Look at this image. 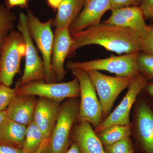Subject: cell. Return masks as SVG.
<instances>
[{"instance_id": "6da1fadb", "label": "cell", "mask_w": 153, "mask_h": 153, "mask_svg": "<svg viewBox=\"0 0 153 153\" xmlns=\"http://www.w3.org/2000/svg\"><path fill=\"white\" fill-rule=\"evenodd\" d=\"M71 37L73 44L69 57L77 49L91 45H99L119 55L141 51V38L134 32L128 28L104 23L71 34Z\"/></svg>"}, {"instance_id": "7a4b0ae2", "label": "cell", "mask_w": 153, "mask_h": 153, "mask_svg": "<svg viewBox=\"0 0 153 153\" xmlns=\"http://www.w3.org/2000/svg\"><path fill=\"white\" fill-rule=\"evenodd\" d=\"M132 109L131 137L135 150L139 153H153V102L142 91Z\"/></svg>"}, {"instance_id": "3957f363", "label": "cell", "mask_w": 153, "mask_h": 153, "mask_svg": "<svg viewBox=\"0 0 153 153\" xmlns=\"http://www.w3.org/2000/svg\"><path fill=\"white\" fill-rule=\"evenodd\" d=\"M79 101L78 97H74L67 99L61 103L49 138L51 153H65L71 145V131L78 121Z\"/></svg>"}, {"instance_id": "277c9868", "label": "cell", "mask_w": 153, "mask_h": 153, "mask_svg": "<svg viewBox=\"0 0 153 153\" xmlns=\"http://www.w3.org/2000/svg\"><path fill=\"white\" fill-rule=\"evenodd\" d=\"M139 52L118 56L111 55L103 59L85 62L70 61L66 64V68L70 71L77 69L87 71H105L117 76L133 77L140 74L137 63V56Z\"/></svg>"}, {"instance_id": "5b68a950", "label": "cell", "mask_w": 153, "mask_h": 153, "mask_svg": "<svg viewBox=\"0 0 153 153\" xmlns=\"http://www.w3.org/2000/svg\"><path fill=\"white\" fill-rule=\"evenodd\" d=\"M26 46L22 33L12 30L3 45L0 54V83L10 86L15 76L21 71L22 57Z\"/></svg>"}, {"instance_id": "8992f818", "label": "cell", "mask_w": 153, "mask_h": 153, "mask_svg": "<svg viewBox=\"0 0 153 153\" xmlns=\"http://www.w3.org/2000/svg\"><path fill=\"white\" fill-rule=\"evenodd\" d=\"M79 81L80 101L78 122H87L94 128L103 120L102 110L96 89L88 71L81 69L71 71Z\"/></svg>"}, {"instance_id": "52a82bcc", "label": "cell", "mask_w": 153, "mask_h": 153, "mask_svg": "<svg viewBox=\"0 0 153 153\" xmlns=\"http://www.w3.org/2000/svg\"><path fill=\"white\" fill-rule=\"evenodd\" d=\"M15 88L19 95L38 96L61 102L80 97L79 82L76 77L69 82L56 83L39 80Z\"/></svg>"}, {"instance_id": "ba28073f", "label": "cell", "mask_w": 153, "mask_h": 153, "mask_svg": "<svg viewBox=\"0 0 153 153\" xmlns=\"http://www.w3.org/2000/svg\"><path fill=\"white\" fill-rule=\"evenodd\" d=\"M28 27L33 40L36 42L43 57L45 70V81L55 82L51 69L52 46L54 35L52 30L53 19L43 22L40 21L31 10L28 11Z\"/></svg>"}, {"instance_id": "9c48e42d", "label": "cell", "mask_w": 153, "mask_h": 153, "mask_svg": "<svg viewBox=\"0 0 153 153\" xmlns=\"http://www.w3.org/2000/svg\"><path fill=\"white\" fill-rule=\"evenodd\" d=\"M17 28L23 36L26 46L25 70L16 86H20L33 81L45 80V70L43 60L38 55L30 36L27 17L24 13L19 16Z\"/></svg>"}, {"instance_id": "30bf717a", "label": "cell", "mask_w": 153, "mask_h": 153, "mask_svg": "<svg viewBox=\"0 0 153 153\" xmlns=\"http://www.w3.org/2000/svg\"><path fill=\"white\" fill-rule=\"evenodd\" d=\"M88 72L96 89L104 120L110 113L118 96L128 88L133 77L108 76L98 71Z\"/></svg>"}, {"instance_id": "8fae6325", "label": "cell", "mask_w": 153, "mask_h": 153, "mask_svg": "<svg viewBox=\"0 0 153 153\" xmlns=\"http://www.w3.org/2000/svg\"><path fill=\"white\" fill-rule=\"evenodd\" d=\"M148 81L146 76L141 73L133 77L127 92L120 104L98 126L94 129L96 133L111 125H131V111L138 96L144 88Z\"/></svg>"}, {"instance_id": "7c38bea8", "label": "cell", "mask_w": 153, "mask_h": 153, "mask_svg": "<svg viewBox=\"0 0 153 153\" xmlns=\"http://www.w3.org/2000/svg\"><path fill=\"white\" fill-rule=\"evenodd\" d=\"M69 26L56 29L52 46L51 69L55 81L60 82L65 78L66 71L64 62L68 57L73 41Z\"/></svg>"}, {"instance_id": "4fadbf2b", "label": "cell", "mask_w": 153, "mask_h": 153, "mask_svg": "<svg viewBox=\"0 0 153 153\" xmlns=\"http://www.w3.org/2000/svg\"><path fill=\"white\" fill-rule=\"evenodd\" d=\"M111 10L110 0H85L80 13L69 26L70 34L99 25L103 15Z\"/></svg>"}, {"instance_id": "5bb4252c", "label": "cell", "mask_w": 153, "mask_h": 153, "mask_svg": "<svg viewBox=\"0 0 153 153\" xmlns=\"http://www.w3.org/2000/svg\"><path fill=\"white\" fill-rule=\"evenodd\" d=\"M108 19L103 23L128 28L142 38L146 33L148 25L140 6L113 9Z\"/></svg>"}, {"instance_id": "9a60e30c", "label": "cell", "mask_w": 153, "mask_h": 153, "mask_svg": "<svg viewBox=\"0 0 153 153\" xmlns=\"http://www.w3.org/2000/svg\"><path fill=\"white\" fill-rule=\"evenodd\" d=\"M62 102L39 97L33 121L41 130L46 139H49L58 117Z\"/></svg>"}, {"instance_id": "2e32d148", "label": "cell", "mask_w": 153, "mask_h": 153, "mask_svg": "<svg viewBox=\"0 0 153 153\" xmlns=\"http://www.w3.org/2000/svg\"><path fill=\"white\" fill-rule=\"evenodd\" d=\"M71 131V142L76 143L81 153H105L103 146L91 124L78 122Z\"/></svg>"}, {"instance_id": "e0dca14e", "label": "cell", "mask_w": 153, "mask_h": 153, "mask_svg": "<svg viewBox=\"0 0 153 153\" xmlns=\"http://www.w3.org/2000/svg\"><path fill=\"white\" fill-rule=\"evenodd\" d=\"M37 100L35 96L17 94L6 110L7 117L27 126L33 121Z\"/></svg>"}, {"instance_id": "ac0fdd59", "label": "cell", "mask_w": 153, "mask_h": 153, "mask_svg": "<svg viewBox=\"0 0 153 153\" xmlns=\"http://www.w3.org/2000/svg\"><path fill=\"white\" fill-rule=\"evenodd\" d=\"M27 130V126L7 117L0 125V144L22 149Z\"/></svg>"}, {"instance_id": "d6986e66", "label": "cell", "mask_w": 153, "mask_h": 153, "mask_svg": "<svg viewBox=\"0 0 153 153\" xmlns=\"http://www.w3.org/2000/svg\"><path fill=\"white\" fill-rule=\"evenodd\" d=\"M85 0H62L57 8V13L52 25L56 29L69 26L82 10Z\"/></svg>"}, {"instance_id": "ffe728a7", "label": "cell", "mask_w": 153, "mask_h": 153, "mask_svg": "<svg viewBox=\"0 0 153 153\" xmlns=\"http://www.w3.org/2000/svg\"><path fill=\"white\" fill-rule=\"evenodd\" d=\"M96 134L102 146L111 144L126 137L131 136V125H111Z\"/></svg>"}, {"instance_id": "44dd1931", "label": "cell", "mask_w": 153, "mask_h": 153, "mask_svg": "<svg viewBox=\"0 0 153 153\" xmlns=\"http://www.w3.org/2000/svg\"><path fill=\"white\" fill-rule=\"evenodd\" d=\"M45 139L41 130L33 121L27 126L22 150L25 153L36 152Z\"/></svg>"}, {"instance_id": "7402d4cb", "label": "cell", "mask_w": 153, "mask_h": 153, "mask_svg": "<svg viewBox=\"0 0 153 153\" xmlns=\"http://www.w3.org/2000/svg\"><path fill=\"white\" fill-rule=\"evenodd\" d=\"M16 18L6 6H0V54L8 36L13 30Z\"/></svg>"}, {"instance_id": "603a6c76", "label": "cell", "mask_w": 153, "mask_h": 153, "mask_svg": "<svg viewBox=\"0 0 153 153\" xmlns=\"http://www.w3.org/2000/svg\"><path fill=\"white\" fill-rule=\"evenodd\" d=\"M103 147L105 153H134L135 152L133 140L131 136Z\"/></svg>"}, {"instance_id": "cb8c5ba5", "label": "cell", "mask_w": 153, "mask_h": 153, "mask_svg": "<svg viewBox=\"0 0 153 153\" xmlns=\"http://www.w3.org/2000/svg\"><path fill=\"white\" fill-rule=\"evenodd\" d=\"M137 63L140 73L144 75L148 81L153 79V55L140 52L137 56Z\"/></svg>"}, {"instance_id": "d4e9b609", "label": "cell", "mask_w": 153, "mask_h": 153, "mask_svg": "<svg viewBox=\"0 0 153 153\" xmlns=\"http://www.w3.org/2000/svg\"><path fill=\"white\" fill-rule=\"evenodd\" d=\"M17 95L16 89L0 83V112L5 111Z\"/></svg>"}, {"instance_id": "484cf974", "label": "cell", "mask_w": 153, "mask_h": 153, "mask_svg": "<svg viewBox=\"0 0 153 153\" xmlns=\"http://www.w3.org/2000/svg\"><path fill=\"white\" fill-rule=\"evenodd\" d=\"M141 40V51L153 55V26L148 25L146 33Z\"/></svg>"}, {"instance_id": "4316f807", "label": "cell", "mask_w": 153, "mask_h": 153, "mask_svg": "<svg viewBox=\"0 0 153 153\" xmlns=\"http://www.w3.org/2000/svg\"><path fill=\"white\" fill-rule=\"evenodd\" d=\"M142 0H110L112 9L140 6Z\"/></svg>"}, {"instance_id": "83f0119b", "label": "cell", "mask_w": 153, "mask_h": 153, "mask_svg": "<svg viewBox=\"0 0 153 153\" xmlns=\"http://www.w3.org/2000/svg\"><path fill=\"white\" fill-rule=\"evenodd\" d=\"M140 7L145 19H153V0H142Z\"/></svg>"}, {"instance_id": "f1b7e54d", "label": "cell", "mask_w": 153, "mask_h": 153, "mask_svg": "<svg viewBox=\"0 0 153 153\" xmlns=\"http://www.w3.org/2000/svg\"><path fill=\"white\" fill-rule=\"evenodd\" d=\"M6 4V7L10 10L16 7L26 8L28 6V0H7Z\"/></svg>"}, {"instance_id": "f546056e", "label": "cell", "mask_w": 153, "mask_h": 153, "mask_svg": "<svg viewBox=\"0 0 153 153\" xmlns=\"http://www.w3.org/2000/svg\"><path fill=\"white\" fill-rule=\"evenodd\" d=\"M0 153H25L21 148L0 144Z\"/></svg>"}, {"instance_id": "4dcf8cb0", "label": "cell", "mask_w": 153, "mask_h": 153, "mask_svg": "<svg viewBox=\"0 0 153 153\" xmlns=\"http://www.w3.org/2000/svg\"><path fill=\"white\" fill-rule=\"evenodd\" d=\"M34 153H51L49 139H45L40 148Z\"/></svg>"}, {"instance_id": "1f68e13d", "label": "cell", "mask_w": 153, "mask_h": 153, "mask_svg": "<svg viewBox=\"0 0 153 153\" xmlns=\"http://www.w3.org/2000/svg\"><path fill=\"white\" fill-rule=\"evenodd\" d=\"M143 91L153 102V81H148Z\"/></svg>"}, {"instance_id": "d6a6232c", "label": "cell", "mask_w": 153, "mask_h": 153, "mask_svg": "<svg viewBox=\"0 0 153 153\" xmlns=\"http://www.w3.org/2000/svg\"><path fill=\"white\" fill-rule=\"evenodd\" d=\"M65 153H81L76 143L72 142L68 150Z\"/></svg>"}, {"instance_id": "836d02e7", "label": "cell", "mask_w": 153, "mask_h": 153, "mask_svg": "<svg viewBox=\"0 0 153 153\" xmlns=\"http://www.w3.org/2000/svg\"><path fill=\"white\" fill-rule=\"evenodd\" d=\"M49 5L52 9L56 10L58 8L62 0H47Z\"/></svg>"}, {"instance_id": "e575fe53", "label": "cell", "mask_w": 153, "mask_h": 153, "mask_svg": "<svg viewBox=\"0 0 153 153\" xmlns=\"http://www.w3.org/2000/svg\"><path fill=\"white\" fill-rule=\"evenodd\" d=\"M7 117L6 110L0 112V125L2 123L4 120Z\"/></svg>"}]
</instances>
